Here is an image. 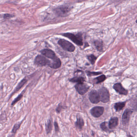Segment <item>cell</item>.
<instances>
[{
    "instance_id": "cell-1",
    "label": "cell",
    "mask_w": 137,
    "mask_h": 137,
    "mask_svg": "<svg viewBox=\"0 0 137 137\" xmlns=\"http://www.w3.org/2000/svg\"><path fill=\"white\" fill-rule=\"evenodd\" d=\"M62 36L64 37L68 38L72 42H73L74 44L78 46H82L83 45L82 34L81 33H78L76 35L72 33H64L62 34Z\"/></svg>"
},
{
    "instance_id": "cell-2",
    "label": "cell",
    "mask_w": 137,
    "mask_h": 137,
    "mask_svg": "<svg viewBox=\"0 0 137 137\" xmlns=\"http://www.w3.org/2000/svg\"><path fill=\"white\" fill-rule=\"evenodd\" d=\"M71 8L67 5H62L55 8L54 11L57 15L61 17H66L68 15Z\"/></svg>"
},
{
    "instance_id": "cell-3",
    "label": "cell",
    "mask_w": 137,
    "mask_h": 137,
    "mask_svg": "<svg viewBox=\"0 0 137 137\" xmlns=\"http://www.w3.org/2000/svg\"><path fill=\"white\" fill-rule=\"evenodd\" d=\"M58 44L63 49L66 51L73 52L75 49V47L71 43L64 39H60Z\"/></svg>"
},
{
    "instance_id": "cell-4",
    "label": "cell",
    "mask_w": 137,
    "mask_h": 137,
    "mask_svg": "<svg viewBox=\"0 0 137 137\" xmlns=\"http://www.w3.org/2000/svg\"><path fill=\"white\" fill-rule=\"evenodd\" d=\"M100 97V100L103 102L107 103L110 100V94L107 88L102 87L99 89L98 91Z\"/></svg>"
},
{
    "instance_id": "cell-5",
    "label": "cell",
    "mask_w": 137,
    "mask_h": 137,
    "mask_svg": "<svg viewBox=\"0 0 137 137\" xmlns=\"http://www.w3.org/2000/svg\"><path fill=\"white\" fill-rule=\"evenodd\" d=\"M51 62V61L42 55H38L35 59V64L40 66H44L47 65L49 66Z\"/></svg>"
},
{
    "instance_id": "cell-6",
    "label": "cell",
    "mask_w": 137,
    "mask_h": 137,
    "mask_svg": "<svg viewBox=\"0 0 137 137\" xmlns=\"http://www.w3.org/2000/svg\"><path fill=\"white\" fill-rule=\"evenodd\" d=\"M76 90L78 93L81 95H84L88 92L90 87L84 83L77 84L75 86Z\"/></svg>"
},
{
    "instance_id": "cell-7",
    "label": "cell",
    "mask_w": 137,
    "mask_h": 137,
    "mask_svg": "<svg viewBox=\"0 0 137 137\" xmlns=\"http://www.w3.org/2000/svg\"><path fill=\"white\" fill-rule=\"evenodd\" d=\"M89 99L93 104H97L99 102L100 97L98 92L96 90H92L89 94Z\"/></svg>"
},
{
    "instance_id": "cell-8",
    "label": "cell",
    "mask_w": 137,
    "mask_h": 137,
    "mask_svg": "<svg viewBox=\"0 0 137 137\" xmlns=\"http://www.w3.org/2000/svg\"><path fill=\"white\" fill-rule=\"evenodd\" d=\"M104 111V108L102 107L96 106L91 109V113L95 117H98L102 115Z\"/></svg>"
},
{
    "instance_id": "cell-9",
    "label": "cell",
    "mask_w": 137,
    "mask_h": 137,
    "mask_svg": "<svg viewBox=\"0 0 137 137\" xmlns=\"http://www.w3.org/2000/svg\"><path fill=\"white\" fill-rule=\"evenodd\" d=\"M133 113L132 110L129 109H127L125 111L123 114L122 117V122L124 126H126L129 122L131 115Z\"/></svg>"
},
{
    "instance_id": "cell-10",
    "label": "cell",
    "mask_w": 137,
    "mask_h": 137,
    "mask_svg": "<svg viewBox=\"0 0 137 137\" xmlns=\"http://www.w3.org/2000/svg\"><path fill=\"white\" fill-rule=\"evenodd\" d=\"M113 88L117 93L120 95H127L128 94V91L123 87L121 83H117L114 84Z\"/></svg>"
},
{
    "instance_id": "cell-11",
    "label": "cell",
    "mask_w": 137,
    "mask_h": 137,
    "mask_svg": "<svg viewBox=\"0 0 137 137\" xmlns=\"http://www.w3.org/2000/svg\"><path fill=\"white\" fill-rule=\"evenodd\" d=\"M41 53L43 55L52 60H54L57 57L56 56L55 52L51 49H45L42 50Z\"/></svg>"
},
{
    "instance_id": "cell-12",
    "label": "cell",
    "mask_w": 137,
    "mask_h": 137,
    "mask_svg": "<svg viewBox=\"0 0 137 137\" xmlns=\"http://www.w3.org/2000/svg\"><path fill=\"white\" fill-rule=\"evenodd\" d=\"M61 66V60L58 57H57L54 60H52V62H51V63L49 66L52 68L57 69L60 68Z\"/></svg>"
},
{
    "instance_id": "cell-13",
    "label": "cell",
    "mask_w": 137,
    "mask_h": 137,
    "mask_svg": "<svg viewBox=\"0 0 137 137\" xmlns=\"http://www.w3.org/2000/svg\"><path fill=\"white\" fill-rule=\"evenodd\" d=\"M118 124V118L117 117L111 118L109 122V127L110 129H113L116 127Z\"/></svg>"
},
{
    "instance_id": "cell-14",
    "label": "cell",
    "mask_w": 137,
    "mask_h": 137,
    "mask_svg": "<svg viewBox=\"0 0 137 137\" xmlns=\"http://www.w3.org/2000/svg\"><path fill=\"white\" fill-rule=\"evenodd\" d=\"M27 80L26 79V78H23V80L21 81L18 84V86H16L15 89V90L13 91V92L11 94V97L13 95V94L15 93L16 92H18L20 89H21L23 87V86L27 83Z\"/></svg>"
},
{
    "instance_id": "cell-15",
    "label": "cell",
    "mask_w": 137,
    "mask_h": 137,
    "mask_svg": "<svg viewBox=\"0 0 137 137\" xmlns=\"http://www.w3.org/2000/svg\"><path fill=\"white\" fill-rule=\"evenodd\" d=\"M69 81L74 83H77V84L84 83L85 81V78L82 76H75L73 78L70 79Z\"/></svg>"
},
{
    "instance_id": "cell-16",
    "label": "cell",
    "mask_w": 137,
    "mask_h": 137,
    "mask_svg": "<svg viewBox=\"0 0 137 137\" xmlns=\"http://www.w3.org/2000/svg\"><path fill=\"white\" fill-rule=\"evenodd\" d=\"M84 120L82 118L80 117H77V121L75 123V126L79 129H81L84 126Z\"/></svg>"
},
{
    "instance_id": "cell-17",
    "label": "cell",
    "mask_w": 137,
    "mask_h": 137,
    "mask_svg": "<svg viewBox=\"0 0 137 137\" xmlns=\"http://www.w3.org/2000/svg\"><path fill=\"white\" fill-rule=\"evenodd\" d=\"M94 44L98 51L100 52L102 51L103 49V44L102 41L99 40H95L94 42Z\"/></svg>"
},
{
    "instance_id": "cell-18",
    "label": "cell",
    "mask_w": 137,
    "mask_h": 137,
    "mask_svg": "<svg viewBox=\"0 0 137 137\" xmlns=\"http://www.w3.org/2000/svg\"><path fill=\"white\" fill-rule=\"evenodd\" d=\"M52 129V121L51 119H49L45 124V130L47 134H48L51 132Z\"/></svg>"
},
{
    "instance_id": "cell-19",
    "label": "cell",
    "mask_w": 137,
    "mask_h": 137,
    "mask_svg": "<svg viewBox=\"0 0 137 137\" xmlns=\"http://www.w3.org/2000/svg\"><path fill=\"white\" fill-rule=\"evenodd\" d=\"M126 102H117L114 105V108L116 111H119L124 108L126 105Z\"/></svg>"
},
{
    "instance_id": "cell-20",
    "label": "cell",
    "mask_w": 137,
    "mask_h": 137,
    "mask_svg": "<svg viewBox=\"0 0 137 137\" xmlns=\"http://www.w3.org/2000/svg\"><path fill=\"white\" fill-rule=\"evenodd\" d=\"M25 89L19 95L18 97H16L15 99L13 100V102H12L11 105L12 106H14L16 104V103H17L21 99V98H22L23 97V94L25 92Z\"/></svg>"
},
{
    "instance_id": "cell-21",
    "label": "cell",
    "mask_w": 137,
    "mask_h": 137,
    "mask_svg": "<svg viewBox=\"0 0 137 137\" xmlns=\"http://www.w3.org/2000/svg\"><path fill=\"white\" fill-rule=\"evenodd\" d=\"M22 122L23 121H22V122H21L16 123V124L14 125L13 128H12V133H13V134H15L16 131H18V130L20 128V127L21 126V124H22Z\"/></svg>"
},
{
    "instance_id": "cell-22",
    "label": "cell",
    "mask_w": 137,
    "mask_h": 137,
    "mask_svg": "<svg viewBox=\"0 0 137 137\" xmlns=\"http://www.w3.org/2000/svg\"><path fill=\"white\" fill-rule=\"evenodd\" d=\"M106 76L105 75H102L95 78L94 80L96 81V83L97 84L103 82L106 80Z\"/></svg>"
},
{
    "instance_id": "cell-23",
    "label": "cell",
    "mask_w": 137,
    "mask_h": 137,
    "mask_svg": "<svg viewBox=\"0 0 137 137\" xmlns=\"http://www.w3.org/2000/svg\"><path fill=\"white\" fill-rule=\"evenodd\" d=\"M87 58L89 61H90L91 64L94 65L95 64V61L97 59V57H96L95 56L92 54L87 56Z\"/></svg>"
},
{
    "instance_id": "cell-24",
    "label": "cell",
    "mask_w": 137,
    "mask_h": 137,
    "mask_svg": "<svg viewBox=\"0 0 137 137\" xmlns=\"http://www.w3.org/2000/svg\"><path fill=\"white\" fill-rule=\"evenodd\" d=\"M86 73L88 76L91 77V76L98 75L100 74H102V73H101V72H90L89 71H87Z\"/></svg>"
},
{
    "instance_id": "cell-25",
    "label": "cell",
    "mask_w": 137,
    "mask_h": 137,
    "mask_svg": "<svg viewBox=\"0 0 137 137\" xmlns=\"http://www.w3.org/2000/svg\"><path fill=\"white\" fill-rule=\"evenodd\" d=\"M100 128L102 129V130L105 131H108L109 129L107 128V127L106 126V122H104L102 123L100 125Z\"/></svg>"
},
{
    "instance_id": "cell-26",
    "label": "cell",
    "mask_w": 137,
    "mask_h": 137,
    "mask_svg": "<svg viewBox=\"0 0 137 137\" xmlns=\"http://www.w3.org/2000/svg\"><path fill=\"white\" fill-rule=\"evenodd\" d=\"M63 106H62L61 103H60V104H59L58 107H57V108H56V112H57L58 113H60V111H61L62 109L63 108Z\"/></svg>"
},
{
    "instance_id": "cell-27",
    "label": "cell",
    "mask_w": 137,
    "mask_h": 137,
    "mask_svg": "<svg viewBox=\"0 0 137 137\" xmlns=\"http://www.w3.org/2000/svg\"><path fill=\"white\" fill-rule=\"evenodd\" d=\"M54 126L55 127V131L56 132H58L59 131V127L58 126V124L56 122H55L54 123Z\"/></svg>"
},
{
    "instance_id": "cell-28",
    "label": "cell",
    "mask_w": 137,
    "mask_h": 137,
    "mask_svg": "<svg viewBox=\"0 0 137 137\" xmlns=\"http://www.w3.org/2000/svg\"><path fill=\"white\" fill-rule=\"evenodd\" d=\"M13 15H11L9 14H5L3 15V17L5 19H9L13 18Z\"/></svg>"
},
{
    "instance_id": "cell-29",
    "label": "cell",
    "mask_w": 137,
    "mask_h": 137,
    "mask_svg": "<svg viewBox=\"0 0 137 137\" xmlns=\"http://www.w3.org/2000/svg\"><path fill=\"white\" fill-rule=\"evenodd\" d=\"M15 134H13V133H11V134H9L7 137H15Z\"/></svg>"
},
{
    "instance_id": "cell-30",
    "label": "cell",
    "mask_w": 137,
    "mask_h": 137,
    "mask_svg": "<svg viewBox=\"0 0 137 137\" xmlns=\"http://www.w3.org/2000/svg\"><path fill=\"white\" fill-rule=\"evenodd\" d=\"M128 137H133V136H131V135H129L128 136Z\"/></svg>"
}]
</instances>
